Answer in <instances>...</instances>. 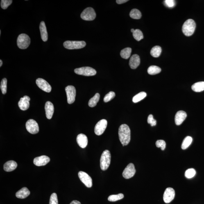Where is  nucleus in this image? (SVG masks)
Listing matches in <instances>:
<instances>
[{
    "label": "nucleus",
    "mask_w": 204,
    "mask_h": 204,
    "mask_svg": "<svg viewBox=\"0 0 204 204\" xmlns=\"http://www.w3.org/2000/svg\"><path fill=\"white\" fill-rule=\"evenodd\" d=\"M30 194V191L27 188L24 187L16 193V196L17 198L20 199H24L29 196Z\"/></svg>",
    "instance_id": "5701e85b"
},
{
    "label": "nucleus",
    "mask_w": 204,
    "mask_h": 204,
    "mask_svg": "<svg viewBox=\"0 0 204 204\" xmlns=\"http://www.w3.org/2000/svg\"><path fill=\"white\" fill-rule=\"evenodd\" d=\"M192 141V138L190 136H187L184 139L182 145V149L185 150L187 149L189 146L190 145Z\"/></svg>",
    "instance_id": "cd10ccee"
},
{
    "label": "nucleus",
    "mask_w": 204,
    "mask_h": 204,
    "mask_svg": "<svg viewBox=\"0 0 204 204\" xmlns=\"http://www.w3.org/2000/svg\"><path fill=\"white\" fill-rule=\"evenodd\" d=\"M7 80L6 78H3L1 83V89L3 94H6L7 91Z\"/></svg>",
    "instance_id": "f704fd0d"
},
{
    "label": "nucleus",
    "mask_w": 204,
    "mask_h": 204,
    "mask_svg": "<svg viewBox=\"0 0 204 204\" xmlns=\"http://www.w3.org/2000/svg\"><path fill=\"white\" fill-rule=\"evenodd\" d=\"M146 95L147 94L146 92H141L134 96L132 101L134 103H137L144 99L146 97Z\"/></svg>",
    "instance_id": "7c9ffc66"
},
{
    "label": "nucleus",
    "mask_w": 204,
    "mask_h": 204,
    "mask_svg": "<svg viewBox=\"0 0 204 204\" xmlns=\"http://www.w3.org/2000/svg\"><path fill=\"white\" fill-rule=\"evenodd\" d=\"M161 71V68L158 66H152L148 67V72L149 75H155L158 74Z\"/></svg>",
    "instance_id": "c85d7f7f"
},
{
    "label": "nucleus",
    "mask_w": 204,
    "mask_h": 204,
    "mask_svg": "<svg viewBox=\"0 0 204 204\" xmlns=\"http://www.w3.org/2000/svg\"><path fill=\"white\" fill-rule=\"evenodd\" d=\"M2 60H0V67H1V66L2 65Z\"/></svg>",
    "instance_id": "c03bdc74"
},
{
    "label": "nucleus",
    "mask_w": 204,
    "mask_h": 204,
    "mask_svg": "<svg viewBox=\"0 0 204 204\" xmlns=\"http://www.w3.org/2000/svg\"><path fill=\"white\" fill-rule=\"evenodd\" d=\"M111 156L109 151L105 150L102 153L100 159V167L103 171H105L108 169L111 162Z\"/></svg>",
    "instance_id": "7ed1b4c3"
},
{
    "label": "nucleus",
    "mask_w": 204,
    "mask_h": 204,
    "mask_svg": "<svg viewBox=\"0 0 204 204\" xmlns=\"http://www.w3.org/2000/svg\"><path fill=\"white\" fill-rule=\"evenodd\" d=\"M165 5L169 7L172 8L175 5V2L173 0H166L164 1Z\"/></svg>",
    "instance_id": "a19ab883"
},
{
    "label": "nucleus",
    "mask_w": 204,
    "mask_h": 204,
    "mask_svg": "<svg viewBox=\"0 0 204 204\" xmlns=\"http://www.w3.org/2000/svg\"><path fill=\"white\" fill-rule=\"evenodd\" d=\"M12 0H2L1 1V7L3 9H6L8 6L12 4Z\"/></svg>",
    "instance_id": "e433bc0d"
},
{
    "label": "nucleus",
    "mask_w": 204,
    "mask_h": 204,
    "mask_svg": "<svg viewBox=\"0 0 204 204\" xmlns=\"http://www.w3.org/2000/svg\"><path fill=\"white\" fill-rule=\"evenodd\" d=\"M1 30H0V35H1Z\"/></svg>",
    "instance_id": "49530a36"
},
{
    "label": "nucleus",
    "mask_w": 204,
    "mask_h": 204,
    "mask_svg": "<svg viewBox=\"0 0 204 204\" xmlns=\"http://www.w3.org/2000/svg\"><path fill=\"white\" fill-rule=\"evenodd\" d=\"M107 122L106 119L101 120L96 124L95 128V133L97 135H101L103 134L106 129Z\"/></svg>",
    "instance_id": "9d476101"
},
{
    "label": "nucleus",
    "mask_w": 204,
    "mask_h": 204,
    "mask_svg": "<svg viewBox=\"0 0 204 204\" xmlns=\"http://www.w3.org/2000/svg\"><path fill=\"white\" fill-rule=\"evenodd\" d=\"M49 204H58V197L56 193H53L51 195Z\"/></svg>",
    "instance_id": "58836bf2"
},
{
    "label": "nucleus",
    "mask_w": 204,
    "mask_h": 204,
    "mask_svg": "<svg viewBox=\"0 0 204 204\" xmlns=\"http://www.w3.org/2000/svg\"><path fill=\"white\" fill-rule=\"evenodd\" d=\"M134 38L137 41H140L143 38L144 36L142 32L139 29H136L133 33Z\"/></svg>",
    "instance_id": "2f4dec72"
},
{
    "label": "nucleus",
    "mask_w": 204,
    "mask_h": 204,
    "mask_svg": "<svg viewBox=\"0 0 204 204\" xmlns=\"http://www.w3.org/2000/svg\"><path fill=\"white\" fill-rule=\"evenodd\" d=\"M50 161L49 157L45 155L37 157L34 159L33 163L36 166H43L46 165Z\"/></svg>",
    "instance_id": "2eb2a0df"
},
{
    "label": "nucleus",
    "mask_w": 204,
    "mask_h": 204,
    "mask_svg": "<svg viewBox=\"0 0 204 204\" xmlns=\"http://www.w3.org/2000/svg\"><path fill=\"white\" fill-rule=\"evenodd\" d=\"M26 128L30 134H36L39 132L38 124L36 121L33 119H30L27 122Z\"/></svg>",
    "instance_id": "1a4fd4ad"
},
{
    "label": "nucleus",
    "mask_w": 204,
    "mask_h": 204,
    "mask_svg": "<svg viewBox=\"0 0 204 204\" xmlns=\"http://www.w3.org/2000/svg\"><path fill=\"white\" fill-rule=\"evenodd\" d=\"M124 196L123 194H119L117 195H112L109 197L108 200L109 201L114 202L123 199Z\"/></svg>",
    "instance_id": "473e14b6"
},
{
    "label": "nucleus",
    "mask_w": 204,
    "mask_h": 204,
    "mask_svg": "<svg viewBox=\"0 0 204 204\" xmlns=\"http://www.w3.org/2000/svg\"><path fill=\"white\" fill-rule=\"evenodd\" d=\"M140 63V58L138 55L135 54L132 55L130 58L129 65L132 69H135L137 68Z\"/></svg>",
    "instance_id": "6ab92c4d"
},
{
    "label": "nucleus",
    "mask_w": 204,
    "mask_h": 204,
    "mask_svg": "<svg viewBox=\"0 0 204 204\" xmlns=\"http://www.w3.org/2000/svg\"><path fill=\"white\" fill-rule=\"evenodd\" d=\"M45 109L46 118L49 119H51L52 117L54 111V107L53 104L50 101L46 102L45 106Z\"/></svg>",
    "instance_id": "a211bd4d"
},
{
    "label": "nucleus",
    "mask_w": 204,
    "mask_h": 204,
    "mask_svg": "<svg viewBox=\"0 0 204 204\" xmlns=\"http://www.w3.org/2000/svg\"><path fill=\"white\" fill-rule=\"evenodd\" d=\"M148 124H151L152 126H153L156 125L157 121L153 119V116L152 114H150L148 117Z\"/></svg>",
    "instance_id": "ea45409f"
},
{
    "label": "nucleus",
    "mask_w": 204,
    "mask_h": 204,
    "mask_svg": "<svg viewBox=\"0 0 204 204\" xmlns=\"http://www.w3.org/2000/svg\"><path fill=\"white\" fill-rule=\"evenodd\" d=\"M17 163L15 161L10 160L5 163L3 166V169L6 172H11L14 171L17 167Z\"/></svg>",
    "instance_id": "412c9836"
},
{
    "label": "nucleus",
    "mask_w": 204,
    "mask_h": 204,
    "mask_svg": "<svg viewBox=\"0 0 204 204\" xmlns=\"http://www.w3.org/2000/svg\"><path fill=\"white\" fill-rule=\"evenodd\" d=\"M39 29H40L41 37L42 40L44 42L48 40V33L45 23L44 21H42L41 22Z\"/></svg>",
    "instance_id": "4be33fe9"
},
{
    "label": "nucleus",
    "mask_w": 204,
    "mask_h": 204,
    "mask_svg": "<svg viewBox=\"0 0 204 204\" xmlns=\"http://www.w3.org/2000/svg\"><path fill=\"white\" fill-rule=\"evenodd\" d=\"M96 17V14L94 10L91 7L85 8L80 15V17L84 20L91 21L94 20Z\"/></svg>",
    "instance_id": "0eeeda50"
},
{
    "label": "nucleus",
    "mask_w": 204,
    "mask_h": 204,
    "mask_svg": "<svg viewBox=\"0 0 204 204\" xmlns=\"http://www.w3.org/2000/svg\"><path fill=\"white\" fill-rule=\"evenodd\" d=\"M76 74L85 76H92L96 74V71L93 68L89 67L77 68L74 70Z\"/></svg>",
    "instance_id": "423d86ee"
},
{
    "label": "nucleus",
    "mask_w": 204,
    "mask_h": 204,
    "mask_svg": "<svg viewBox=\"0 0 204 204\" xmlns=\"http://www.w3.org/2000/svg\"><path fill=\"white\" fill-rule=\"evenodd\" d=\"M128 1V0H117V1H116V2H117L118 4H122V3H126Z\"/></svg>",
    "instance_id": "79ce46f5"
},
{
    "label": "nucleus",
    "mask_w": 204,
    "mask_h": 204,
    "mask_svg": "<svg viewBox=\"0 0 204 204\" xmlns=\"http://www.w3.org/2000/svg\"><path fill=\"white\" fill-rule=\"evenodd\" d=\"M132 49L130 47L125 48L122 50L120 55L122 58L124 59H128L129 58L132 52Z\"/></svg>",
    "instance_id": "bb28decb"
},
{
    "label": "nucleus",
    "mask_w": 204,
    "mask_h": 204,
    "mask_svg": "<svg viewBox=\"0 0 204 204\" xmlns=\"http://www.w3.org/2000/svg\"><path fill=\"white\" fill-rule=\"evenodd\" d=\"M36 84L38 87L42 90L49 93L51 90V87L49 84L43 79L39 78L36 80Z\"/></svg>",
    "instance_id": "4468645a"
},
{
    "label": "nucleus",
    "mask_w": 204,
    "mask_h": 204,
    "mask_svg": "<svg viewBox=\"0 0 204 204\" xmlns=\"http://www.w3.org/2000/svg\"><path fill=\"white\" fill-rule=\"evenodd\" d=\"M70 204H81L80 202L77 201V200H73Z\"/></svg>",
    "instance_id": "37998d69"
},
{
    "label": "nucleus",
    "mask_w": 204,
    "mask_h": 204,
    "mask_svg": "<svg viewBox=\"0 0 204 204\" xmlns=\"http://www.w3.org/2000/svg\"><path fill=\"white\" fill-rule=\"evenodd\" d=\"M100 98V95L97 93L95 96L89 100L88 105L89 107H93L95 106L98 102L99 101Z\"/></svg>",
    "instance_id": "a878e982"
},
{
    "label": "nucleus",
    "mask_w": 204,
    "mask_h": 204,
    "mask_svg": "<svg viewBox=\"0 0 204 204\" xmlns=\"http://www.w3.org/2000/svg\"><path fill=\"white\" fill-rule=\"evenodd\" d=\"M156 146L157 148H160L162 151H164L166 148V142L165 141L163 140H157L156 142Z\"/></svg>",
    "instance_id": "4c0bfd02"
},
{
    "label": "nucleus",
    "mask_w": 204,
    "mask_h": 204,
    "mask_svg": "<svg viewBox=\"0 0 204 204\" xmlns=\"http://www.w3.org/2000/svg\"><path fill=\"white\" fill-rule=\"evenodd\" d=\"M115 94L114 92H110L105 95L104 98V101L107 103L111 100L112 99L115 97Z\"/></svg>",
    "instance_id": "c9c22d12"
},
{
    "label": "nucleus",
    "mask_w": 204,
    "mask_h": 204,
    "mask_svg": "<svg viewBox=\"0 0 204 204\" xmlns=\"http://www.w3.org/2000/svg\"><path fill=\"white\" fill-rule=\"evenodd\" d=\"M135 30H134V29H133V28H132V29L131 30V32L132 33H133V32H134V31H135Z\"/></svg>",
    "instance_id": "a18cd8bd"
},
{
    "label": "nucleus",
    "mask_w": 204,
    "mask_h": 204,
    "mask_svg": "<svg viewBox=\"0 0 204 204\" xmlns=\"http://www.w3.org/2000/svg\"><path fill=\"white\" fill-rule=\"evenodd\" d=\"M192 90L195 92H199L204 90V82H199L192 86Z\"/></svg>",
    "instance_id": "b1692460"
},
{
    "label": "nucleus",
    "mask_w": 204,
    "mask_h": 204,
    "mask_svg": "<svg viewBox=\"0 0 204 204\" xmlns=\"http://www.w3.org/2000/svg\"><path fill=\"white\" fill-rule=\"evenodd\" d=\"M175 192L172 188L168 187L164 191L163 195V200L166 203H170L175 197Z\"/></svg>",
    "instance_id": "ddd939ff"
},
{
    "label": "nucleus",
    "mask_w": 204,
    "mask_h": 204,
    "mask_svg": "<svg viewBox=\"0 0 204 204\" xmlns=\"http://www.w3.org/2000/svg\"><path fill=\"white\" fill-rule=\"evenodd\" d=\"M78 175L80 180L86 187L89 188L92 187L93 185L92 179L87 173L83 171H80Z\"/></svg>",
    "instance_id": "9b49d317"
},
{
    "label": "nucleus",
    "mask_w": 204,
    "mask_h": 204,
    "mask_svg": "<svg viewBox=\"0 0 204 204\" xmlns=\"http://www.w3.org/2000/svg\"><path fill=\"white\" fill-rule=\"evenodd\" d=\"M129 15L132 18L135 19H140L142 16L141 12L137 9H132L130 12Z\"/></svg>",
    "instance_id": "c756f323"
},
{
    "label": "nucleus",
    "mask_w": 204,
    "mask_h": 204,
    "mask_svg": "<svg viewBox=\"0 0 204 204\" xmlns=\"http://www.w3.org/2000/svg\"><path fill=\"white\" fill-rule=\"evenodd\" d=\"M187 117V114L184 111H179L175 114V121L177 125H180L185 121Z\"/></svg>",
    "instance_id": "f3484780"
},
{
    "label": "nucleus",
    "mask_w": 204,
    "mask_h": 204,
    "mask_svg": "<svg viewBox=\"0 0 204 204\" xmlns=\"http://www.w3.org/2000/svg\"><path fill=\"white\" fill-rule=\"evenodd\" d=\"M162 51V49L160 46H155L152 48L150 53L153 57L157 58L160 56Z\"/></svg>",
    "instance_id": "393cba45"
},
{
    "label": "nucleus",
    "mask_w": 204,
    "mask_h": 204,
    "mask_svg": "<svg viewBox=\"0 0 204 204\" xmlns=\"http://www.w3.org/2000/svg\"><path fill=\"white\" fill-rule=\"evenodd\" d=\"M119 135V140L123 146L129 144L130 140V130L128 125L123 124L120 126Z\"/></svg>",
    "instance_id": "f257e3e1"
},
{
    "label": "nucleus",
    "mask_w": 204,
    "mask_h": 204,
    "mask_svg": "<svg viewBox=\"0 0 204 204\" xmlns=\"http://www.w3.org/2000/svg\"><path fill=\"white\" fill-rule=\"evenodd\" d=\"M86 42L84 41H66L63 46L66 49L69 50L78 49L85 47Z\"/></svg>",
    "instance_id": "20e7f679"
},
{
    "label": "nucleus",
    "mask_w": 204,
    "mask_h": 204,
    "mask_svg": "<svg viewBox=\"0 0 204 204\" xmlns=\"http://www.w3.org/2000/svg\"><path fill=\"white\" fill-rule=\"evenodd\" d=\"M136 172L135 166L132 163L129 164L123 171V176L126 179H129L133 177Z\"/></svg>",
    "instance_id": "f8f14e48"
},
{
    "label": "nucleus",
    "mask_w": 204,
    "mask_h": 204,
    "mask_svg": "<svg viewBox=\"0 0 204 204\" xmlns=\"http://www.w3.org/2000/svg\"><path fill=\"white\" fill-rule=\"evenodd\" d=\"M30 42L31 40L28 35L26 34H21L17 37V45L19 49H26L29 46Z\"/></svg>",
    "instance_id": "39448f33"
},
{
    "label": "nucleus",
    "mask_w": 204,
    "mask_h": 204,
    "mask_svg": "<svg viewBox=\"0 0 204 204\" xmlns=\"http://www.w3.org/2000/svg\"><path fill=\"white\" fill-rule=\"evenodd\" d=\"M196 174V171L193 168L188 169L186 171L185 176L187 178H191L194 177Z\"/></svg>",
    "instance_id": "72a5a7b5"
},
{
    "label": "nucleus",
    "mask_w": 204,
    "mask_h": 204,
    "mask_svg": "<svg viewBox=\"0 0 204 204\" xmlns=\"http://www.w3.org/2000/svg\"><path fill=\"white\" fill-rule=\"evenodd\" d=\"M65 90L67 94V103L71 104L75 101L76 95L75 88L72 85H69L66 87Z\"/></svg>",
    "instance_id": "6e6552de"
},
{
    "label": "nucleus",
    "mask_w": 204,
    "mask_h": 204,
    "mask_svg": "<svg viewBox=\"0 0 204 204\" xmlns=\"http://www.w3.org/2000/svg\"><path fill=\"white\" fill-rule=\"evenodd\" d=\"M196 28V24L192 19H189L185 21L182 26V32L186 36H190L194 33Z\"/></svg>",
    "instance_id": "f03ea898"
},
{
    "label": "nucleus",
    "mask_w": 204,
    "mask_h": 204,
    "mask_svg": "<svg viewBox=\"0 0 204 204\" xmlns=\"http://www.w3.org/2000/svg\"><path fill=\"white\" fill-rule=\"evenodd\" d=\"M30 98L27 96H24L21 98L18 104L20 109L23 111L27 110L30 106Z\"/></svg>",
    "instance_id": "dca6fc26"
},
{
    "label": "nucleus",
    "mask_w": 204,
    "mask_h": 204,
    "mask_svg": "<svg viewBox=\"0 0 204 204\" xmlns=\"http://www.w3.org/2000/svg\"><path fill=\"white\" fill-rule=\"evenodd\" d=\"M76 141L78 145L82 148H85L87 145V138L85 134H80L78 135L77 137Z\"/></svg>",
    "instance_id": "aec40b11"
}]
</instances>
